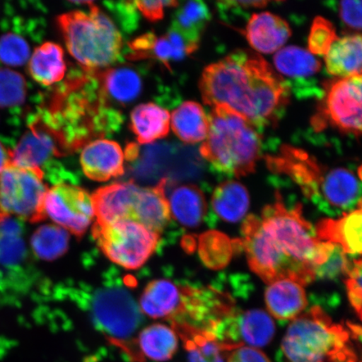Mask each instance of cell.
I'll return each instance as SVG.
<instances>
[{"mask_svg": "<svg viewBox=\"0 0 362 362\" xmlns=\"http://www.w3.org/2000/svg\"><path fill=\"white\" fill-rule=\"evenodd\" d=\"M242 234L238 241L249 267L268 284L284 279L302 286L313 282L315 269L327 261L334 247L317 237L316 229L303 216L301 204L288 206L279 192L261 217H246Z\"/></svg>", "mask_w": 362, "mask_h": 362, "instance_id": "obj_1", "label": "cell"}, {"mask_svg": "<svg viewBox=\"0 0 362 362\" xmlns=\"http://www.w3.org/2000/svg\"><path fill=\"white\" fill-rule=\"evenodd\" d=\"M200 89L206 105L225 107L255 128L277 122L289 97L287 81L250 51L235 52L208 66Z\"/></svg>", "mask_w": 362, "mask_h": 362, "instance_id": "obj_2", "label": "cell"}, {"mask_svg": "<svg viewBox=\"0 0 362 362\" xmlns=\"http://www.w3.org/2000/svg\"><path fill=\"white\" fill-rule=\"evenodd\" d=\"M261 142L259 134L247 120L216 107L210 113L209 132L200 153L216 173L239 178L255 172Z\"/></svg>", "mask_w": 362, "mask_h": 362, "instance_id": "obj_3", "label": "cell"}, {"mask_svg": "<svg viewBox=\"0 0 362 362\" xmlns=\"http://www.w3.org/2000/svg\"><path fill=\"white\" fill-rule=\"evenodd\" d=\"M349 332L334 324L320 306L293 319L283 339L281 351L288 362H355Z\"/></svg>", "mask_w": 362, "mask_h": 362, "instance_id": "obj_4", "label": "cell"}, {"mask_svg": "<svg viewBox=\"0 0 362 362\" xmlns=\"http://www.w3.org/2000/svg\"><path fill=\"white\" fill-rule=\"evenodd\" d=\"M68 52L85 70L97 71L120 61L123 39L112 21L94 3L89 12L58 16Z\"/></svg>", "mask_w": 362, "mask_h": 362, "instance_id": "obj_5", "label": "cell"}, {"mask_svg": "<svg viewBox=\"0 0 362 362\" xmlns=\"http://www.w3.org/2000/svg\"><path fill=\"white\" fill-rule=\"evenodd\" d=\"M289 177L321 212L329 216H343L355 210L362 198L359 170L356 175L344 167L323 168L309 153L293 163Z\"/></svg>", "mask_w": 362, "mask_h": 362, "instance_id": "obj_6", "label": "cell"}, {"mask_svg": "<svg viewBox=\"0 0 362 362\" xmlns=\"http://www.w3.org/2000/svg\"><path fill=\"white\" fill-rule=\"evenodd\" d=\"M42 169L11 163L0 173V217L12 216L30 223L47 218L48 192Z\"/></svg>", "mask_w": 362, "mask_h": 362, "instance_id": "obj_7", "label": "cell"}, {"mask_svg": "<svg viewBox=\"0 0 362 362\" xmlns=\"http://www.w3.org/2000/svg\"><path fill=\"white\" fill-rule=\"evenodd\" d=\"M160 235L133 221L95 223L93 236L103 255L126 269H138L155 252Z\"/></svg>", "mask_w": 362, "mask_h": 362, "instance_id": "obj_8", "label": "cell"}, {"mask_svg": "<svg viewBox=\"0 0 362 362\" xmlns=\"http://www.w3.org/2000/svg\"><path fill=\"white\" fill-rule=\"evenodd\" d=\"M88 305L96 327L115 341L130 337L142 324V313L137 303L119 285L96 289L90 296Z\"/></svg>", "mask_w": 362, "mask_h": 362, "instance_id": "obj_9", "label": "cell"}, {"mask_svg": "<svg viewBox=\"0 0 362 362\" xmlns=\"http://www.w3.org/2000/svg\"><path fill=\"white\" fill-rule=\"evenodd\" d=\"M327 124L342 133L362 134V74L337 78L325 85L315 127Z\"/></svg>", "mask_w": 362, "mask_h": 362, "instance_id": "obj_10", "label": "cell"}, {"mask_svg": "<svg viewBox=\"0 0 362 362\" xmlns=\"http://www.w3.org/2000/svg\"><path fill=\"white\" fill-rule=\"evenodd\" d=\"M24 234L22 220L12 216L0 217V288L22 291L33 277Z\"/></svg>", "mask_w": 362, "mask_h": 362, "instance_id": "obj_11", "label": "cell"}, {"mask_svg": "<svg viewBox=\"0 0 362 362\" xmlns=\"http://www.w3.org/2000/svg\"><path fill=\"white\" fill-rule=\"evenodd\" d=\"M45 214L78 239L83 238L95 216L92 196L74 185L60 183L48 189Z\"/></svg>", "mask_w": 362, "mask_h": 362, "instance_id": "obj_12", "label": "cell"}, {"mask_svg": "<svg viewBox=\"0 0 362 362\" xmlns=\"http://www.w3.org/2000/svg\"><path fill=\"white\" fill-rule=\"evenodd\" d=\"M274 333V320L265 311L240 309L221 320L210 332L226 351L239 346L264 347L273 339Z\"/></svg>", "mask_w": 362, "mask_h": 362, "instance_id": "obj_13", "label": "cell"}, {"mask_svg": "<svg viewBox=\"0 0 362 362\" xmlns=\"http://www.w3.org/2000/svg\"><path fill=\"white\" fill-rule=\"evenodd\" d=\"M199 45L188 42L182 35L170 29L165 35L158 37L146 33L129 43L127 58L132 61L155 59L170 70V62L182 60L198 49Z\"/></svg>", "mask_w": 362, "mask_h": 362, "instance_id": "obj_14", "label": "cell"}, {"mask_svg": "<svg viewBox=\"0 0 362 362\" xmlns=\"http://www.w3.org/2000/svg\"><path fill=\"white\" fill-rule=\"evenodd\" d=\"M140 189L141 187L133 181L113 183L97 189L92 196L96 223L133 221Z\"/></svg>", "mask_w": 362, "mask_h": 362, "instance_id": "obj_15", "label": "cell"}, {"mask_svg": "<svg viewBox=\"0 0 362 362\" xmlns=\"http://www.w3.org/2000/svg\"><path fill=\"white\" fill-rule=\"evenodd\" d=\"M66 148L65 140L57 129L35 126L23 135L13 149V163L42 169L52 156H62V149Z\"/></svg>", "mask_w": 362, "mask_h": 362, "instance_id": "obj_16", "label": "cell"}, {"mask_svg": "<svg viewBox=\"0 0 362 362\" xmlns=\"http://www.w3.org/2000/svg\"><path fill=\"white\" fill-rule=\"evenodd\" d=\"M81 165L86 176L95 181H107L124 174V153L119 144L97 139L84 146Z\"/></svg>", "mask_w": 362, "mask_h": 362, "instance_id": "obj_17", "label": "cell"}, {"mask_svg": "<svg viewBox=\"0 0 362 362\" xmlns=\"http://www.w3.org/2000/svg\"><path fill=\"white\" fill-rule=\"evenodd\" d=\"M317 237L341 246L347 255H362V198L355 210L339 219H325L317 224Z\"/></svg>", "mask_w": 362, "mask_h": 362, "instance_id": "obj_18", "label": "cell"}, {"mask_svg": "<svg viewBox=\"0 0 362 362\" xmlns=\"http://www.w3.org/2000/svg\"><path fill=\"white\" fill-rule=\"evenodd\" d=\"M101 92L108 105L122 107L138 100L144 90L142 75L134 67L117 66L103 71H96Z\"/></svg>", "mask_w": 362, "mask_h": 362, "instance_id": "obj_19", "label": "cell"}, {"mask_svg": "<svg viewBox=\"0 0 362 362\" xmlns=\"http://www.w3.org/2000/svg\"><path fill=\"white\" fill-rule=\"evenodd\" d=\"M246 37L256 51L271 54L279 51L291 35L288 23L269 12L255 13L248 21Z\"/></svg>", "mask_w": 362, "mask_h": 362, "instance_id": "obj_20", "label": "cell"}, {"mask_svg": "<svg viewBox=\"0 0 362 362\" xmlns=\"http://www.w3.org/2000/svg\"><path fill=\"white\" fill-rule=\"evenodd\" d=\"M183 286L168 279H156L148 284L140 298L144 314L151 318H177L182 306Z\"/></svg>", "mask_w": 362, "mask_h": 362, "instance_id": "obj_21", "label": "cell"}, {"mask_svg": "<svg viewBox=\"0 0 362 362\" xmlns=\"http://www.w3.org/2000/svg\"><path fill=\"white\" fill-rule=\"evenodd\" d=\"M166 194L170 214L187 228H197L206 215L207 204L203 192L194 185H177L167 180Z\"/></svg>", "mask_w": 362, "mask_h": 362, "instance_id": "obj_22", "label": "cell"}, {"mask_svg": "<svg viewBox=\"0 0 362 362\" xmlns=\"http://www.w3.org/2000/svg\"><path fill=\"white\" fill-rule=\"evenodd\" d=\"M168 179H162L155 187L142 188L134 212V221L160 234L170 221L165 187Z\"/></svg>", "mask_w": 362, "mask_h": 362, "instance_id": "obj_23", "label": "cell"}, {"mask_svg": "<svg viewBox=\"0 0 362 362\" xmlns=\"http://www.w3.org/2000/svg\"><path fill=\"white\" fill-rule=\"evenodd\" d=\"M265 301L269 313L282 321L297 318L308 305L304 288L288 279L269 284L266 289Z\"/></svg>", "mask_w": 362, "mask_h": 362, "instance_id": "obj_24", "label": "cell"}, {"mask_svg": "<svg viewBox=\"0 0 362 362\" xmlns=\"http://www.w3.org/2000/svg\"><path fill=\"white\" fill-rule=\"evenodd\" d=\"M329 74L337 78L362 74V35L337 38L325 55Z\"/></svg>", "mask_w": 362, "mask_h": 362, "instance_id": "obj_25", "label": "cell"}, {"mask_svg": "<svg viewBox=\"0 0 362 362\" xmlns=\"http://www.w3.org/2000/svg\"><path fill=\"white\" fill-rule=\"evenodd\" d=\"M170 125L169 111L156 103L140 104L131 113L130 129L141 144L165 138L169 134Z\"/></svg>", "mask_w": 362, "mask_h": 362, "instance_id": "obj_26", "label": "cell"}, {"mask_svg": "<svg viewBox=\"0 0 362 362\" xmlns=\"http://www.w3.org/2000/svg\"><path fill=\"white\" fill-rule=\"evenodd\" d=\"M29 74L36 83L49 87L66 75L64 52L60 45L45 42L35 48L28 62Z\"/></svg>", "mask_w": 362, "mask_h": 362, "instance_id": "obj_27", "label": "cell"}, {"mask_svg": "<svg viewBox=\"0 0 362 362\" xmlns=\"http://www.w3.org/2000/svg\"><path fill=\"white\" fill-rule=\"evenodd\" d=\"M250 199L245 187L235 180H228L217 187L211 198L214 214L226 223H235L247 214Z\"/></svg>", "mask_w": 362, "mask_h": 362, "instance_id": "obj_28", "label": "cell"}, {"mask_svg": "<svg viewBox=\"0 0 362 362\" xmlns=\"http://www.w3.org/2000/svg\"><path fill=\"white\" fill-rule=\"evenodd\" d=\"M171 126L177 137L187 144L203 141L209 132V117L200 104L187 101L172 113Z\"/></svg>", "mask_w": 362, "mask_h": 362, "instance_id": "obj_29", "label": "cell"}, {"mask_svg": "<svg viewBox=\"0 0 362 362\" xmlns=\"http://www.w3.org/2000/svg\"><path fill=\"white\" fill-rule=\"evenodd\" d=\"M175 332L182 338L191 362H225L226 348L211 334L185 323H172Z\"/></svg>", "mask_w": 362, "mask_h": 362, "instance_id": "obj_30", "label": "cell"}, {"mask_svg": "<svg viewBox=\"0 0 362 362\" xmlns=\"http://www.w3.org/2000/svg\"><path fill=\"white\" fill-rule=\"evenodd\" d=\"M141 355L155 361H169L178 349L177 334L162 324L144 329L136 341Z\"/></svg>", "mask_w": 362, "mask_h": 362, "instance_id": "obj_31", "label": "cell"}, {"mask_svg": "<svg viewBox=\"0 0 362 362\" xmlns=\"http://www.w3.org/2000/svg\"><path fill=\"white\" fill-rule=\"evenodd\" d=\"M274 62L280 74L297 81L311 78L321 68V63L313 54L298 47L280 49L275 54Z\"/></svg>", "mask_w": 362, "mask_h": 362, "instance_id": "obj_32", "label": "cell"}, {"mask_svg": "<svg viewBox=\"0 0 362 362\" xmlns=\"http://www.w3.org/2000/svg\"><path fill=\"white\" fill-rule=\"evenodd\" d=\"M211 20V12L202 1H189L175 13L171 28L188 42L199 45L201 35Z\"/></svg>", "mask_w": 362, "mask_h": 362, "instance_id": "obj_33", "label": "cell"}, {"mask_svg": "<svg viewBox=\"0 0 362 362\" xmlns=\"http://www.w3.org/2000/svg\"><path fill=\"white\" fill-rule=\"evenodd\" d=\"M69 233L57 225L40 226L30 239L34 255L43 261L52 262L64 255L69 246Z\"/></svg>", "mask_w": 362, "mask_h": 362, "instance_id": "obj_34", "label": "cell"}, {"mask_svg": "<svg viewBox=\"0 0 362 362\" xmlns=\"http://www.w3.org/2000/svg\"><path fill=\"white\" fill-rule=\"evenodd\" d=\"M236 251L234 241L216 230L205 233L199 239V255L209 269L225 268Z\"/></svg>", "mask_w": 362, "mask_h": 362, "instance_id": "obj_35", "label": "cell"}, {"mask_svg": "<svg viewBox=\"0 0 362 362\" xmlns=\"http://www.w3.org/2000/svg\"><path fill=\"white\" fill-rule=\"evenodd\" d=\"M26 81L11 68H0V108L21 106L25 101Z\"/></svg>", "mask_w": 362, "mask_h": 362, "instance_id": "obj_36", "label": "cell"}, {"mask_svg": "<svg viewBox=\"0 0 362 362\" xmlns=\"http://www.w3.org/2000/svg\"><path fill=\"white\" fill-rule=\"evenodd\" d=\"M28 42L15 33L0 36V62L8 66H24L30 58Z\"/></svg>", "mask_w": 362, "mask_h": 362, "instance_id": "obj_37", "label": "cell"}, {"mask_svg": "<svg viewBox=\"0 0 362 362\" xmlns=\"http://www.w3.org/2000/svg\"><path fill=\"white\" fill-rule=\"evenodd\" d=\"M351 264L342 247L334 244L327 261L315 269V277L316 279L334 281L342 276H347Z\"/></svg>", "mask_w": 362, "mask_h": 362, "instance_id": "obj_38", "label": "cell"}, {"mask_svg": "<svg viewBox=\"0 0 362 362\" xmlns=\"http://www.w3.org/2000/svg\"><path fill=\"white\" fill-rule=\"evenodd\" d=\"M337 38L336 29L332 23L323 17H317L311 26L309 35L310 52L315 55L325 56Z\"/></svg>", "mask_w": 362, "mask_h": 362, "instance_id": "obj_39", "label": "cell"}, {"mask_svg": "<svg viewBox=\"0 0 362 362\" xmlns=\"http://www.w3.org/2000/svg\"><path fill=\"white\" fill-rule=\"evenodd\" d=\"M346 279L347 296L353 309L362 320V259L352 262Z\"/></svg>", "mask_w": 362, "mask_h": 362, "instance_id": "obj_40", "label": "cell"}, {"mask_svg": "<svg viewBox=\"0 0 362 362\" xmlns=\"http://www.w3.org/2000/svg\"><path fill=\"white\" fill-rule=\"evenodd\" d=\"M107 8L115 15L126 33H131L138 25L139 17L134 1L106 2Z\"/></svg>", "mask_w": 362, "mask_h": 362, "instance_id": "obj_41", "label": "cell"}, {"mask_svg": "<svg viewBox=\"0 0 362 362\" xmlns=\"http://www.w3.org/2000/svg\"><path fill=\"white\" fill-rule=\"evenodd\" d=\"M337 8L344 24L352 30H362V1H342Z\"/></svg>", "mask_w": 362, "mask_h": 362, "instance_id": "obj_42", "label": "cell"}, {"mask_svg": "<svg viewBox=\"0 0 362 362\" xmlns=\"http://www.w3.org/2000/svg\"><path fill=\"white\" fill-rule=\"evenodd\" d=\"M136 8L151 21H160L164 18L166 7H176L177 1H134Z\"/></svg>", "mask_w": 362, "mask_h": 362, "instance_id": "obj_43", "label": "cell"}, {"mask_svg": "<svg viewBox=\"0 0 362 362\" xmlns=\"http://www.w3.org/2000/svg\"><path fill=\"white\" fill-rule=\"evenodd\" d=\"M225 362H270L264 352L249 346H239L230 350Z\"/></svg>", "mask_w": 362, "mask_h": 362, "instance_id": "obj_44", "label": "cell"}, {"mask_svg": "<svg viewBox=\"0 0 362 362\" xmlns=\"http://www.w3.org/2000/svg\"><path fill=\"white\" fill-rule=\"evenodd\" d=\"M269 4L268 1H221L218 3V8L221 13L229 11L250 10V8H264Z\"/></svg>", "mask_w": 362, "mask_h": 362, "instance_id": "obj_45", "label": "cell"}, {"mask_svg": "<svg viewBox=\"0 0 362 362\" xmlns=\"http://www.w3.org/2000/svg\"><path fill=\"white\" fill-rule=\"evenodd\" d=\"M13 162V151L0 141V173Z\"/></svg>", "mask_w": 362, "mask_h": 362, "instance_id": "obj_46", "label": "cell"}]
</instances>
